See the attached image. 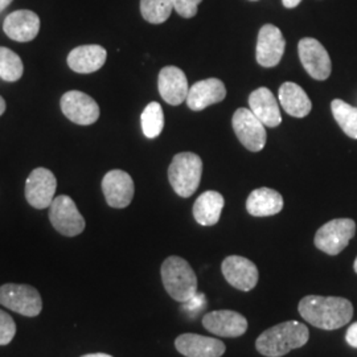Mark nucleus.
Instances as JSON below:
<instances>
[{"label":"nucleus","instance_id":"1","mask_svg":"<svg viewBox=\"0 0 357 357\" xmlns=\"http://www.w3.org/2000/svg\"><path fill=\"white\" fill-rule=\"evenodd\" d=\"M299 314L308 324L320 330H337L354 317L352 303L340 296L308 295L299 302Z\"/></svg>","mask_w":357,"mask_h":357},{"label":"nucleus","instance_id":"2","mask_svg":"<svg viewBox=\"0 0 357 357\" xmlns=\"http://www.w3.org/2000/svg\"><path fill=\"white\" fill-rule=\"evenodd\" d=\"M308 339L310 331L303 323L284 321L262 332L255 342V348L264 356L282 357L302 348Z\"/></svg>","mask_w":357,"mask_h":357},{"label":"nucleus","instance_id":"3","mask_svg":"<svg viewBox=\"0 0 357 357\" xmlns=\"http://www.w3.org/2000/svg\"><path fill=\"white\" fill-rule=\"evenodd\" d=\"M160 271L167 293L176 302L187 303L197 293V277L184 258L168 257Z\"/></svg>","mask_w":357,"mask_h":357},{"label":"nucleus","instance_id":"4","mask_svg":"<svg viewBox=\"0 0 357 357\" xmlns=\"http://www.w3.org/2000/svg\"><path fill=\"white\" fill-rule=\"evenodd\" d=\"M203 175V160L197 153H176L168 167V180L180 197H190L197 191Z\"/></svg>","mask_w":357,"mask_h":357},{"label":"nucleus","instance_id":"5","mask_svg":"<svg viewBox=\"0 0 357 357\" xmlns=\"http://www.w3.org/2000/svg\"><path fill=\"white\" fill-rule=\"evenodd\" d=\"M356 222L351 218H335L320 227L315 234V246L326 255H340L355 237Z\"/></svg>","mask_w":357,"mask_h":357},{"label":"nucleus","instance_id":"6","mask_svg":"<svg viewBox=\"0 0 357 357\" xmlns=\"http://www.w3.org/2000/svg\"><path fill=\"white\" fill-rule=\"evenodd\" d=\"M0 305L23 317L35 318L43 310V299L38 290L29 284L7 283L0 287Z\"/></svg>","mask_w":357,"mask_h":357},{"label":"nucleus","instance_id":"7","mask_svg":"<svg viewBox=\"0 0 357 357\" xmlns=\"http://www.w3.org/2000/svg\"><path fill=\"white\" fill-rule=\"evenodd\" d=\"M50 220L53 228L65 237H76L85 229V218L77 209L73 199L66 195L57 196L50 206Z\"/></svg>","mask_w":357,"mask_h":357},{"label":"nucleus","instance_id":"8","mask_svg":"<svg viewBox=\"0 0 357 357\" xmlns=\"http://www.w3.org/2000/svg\"><path fill=\"white\" fill-rule=\"evenodd\" d=\"M231 125L238 141L241 142L245 149L252 153H258L265 147L268 141L266 128L252 110L243 107L236 110Z\"/></svg>","mask_w":357,"mask_h":357},{"label":"nucleus","instance_id":"9","mask_svg":"<svg viewBox=\"0 0 357 357\" xmlns=\"http://www.w3.org/2000/svg\"><path fill=\"white\" fill-rule=\"evenodd\" d=\"M298 52L303 68L314 79L324 81L331 76V57L317 38H302L298 44Z\"/></svg>","mask_w":357,"mask_h":357},{"label":"nucleus","instance_id":"10","mask_svg":"<svg viewBox=\"0 0 357 357\" xmlns=\"http://www.w3.org/2000/svg\"><path fill=\"white\" fill-rule=\"evenodd\" d=\"M61 110L65 116L76 125L89 126L100 118V106L90 96L70 90L61 97Z\"/></svg>","mask_w":357,"mask_h":357},{"label":"nucleus","instance_id":"11","mask_svg":"<svg viewBox=\"0 0 357 357\" xmlns=\"http://www.w3.org/2000/svg\"><path fill=\"white\" fill-rule=\"evenodd\" d=\"M57 180L53 172L38 167L33 169L26 181V199L28 204L36 209L50 208L54 200Z\"/></svg>","mask_w":357,"mask_h":357},{"label":"nucleus","instance_id":"12","mask_svg":"<svg viewBox=\"0 0 357 357\" xmlns=\"http://www.w3.org/2000/svg\"><path fill=\"white\" fill-rule=\"evenodd\" d=\"M286 41L281 29L273 24H265L258 32L255 59L264 68H274L281 63Z\"/></svg>","mask_w":357,"mask_h":357},{"label":"nucleus","instance_id":"13","mask_svg":"<svg viewBox=\"0 0 357 357\" xmlns=\"http://www.w3.org/2000/svg\"><path fill=\"white\" fill-rule=\"evenodd\" d=\"M102 192L106 203L112 208H126L134 199V180L122 169L109 171L102 178Z\"/></svg>","mask_w":357,"mask_h":357},{"label":"nucleus","instance_id":"14","mask_svg":"<svg viewBox=\"0 0 357 357\" xmlns=\"http://www.w3.org/2000/svg\"><path fill=\"white\" fill-rule=\"evenodd\" d=\"M222 274L230 286L241 291L253 290L258 283V268L255 264L240 255H229L222 261Z\"/></svg>","mask_w":357,"mask_h":357},{"label":"nucleus","instance_id":"15","mask_svg":"<svg viewBox=\"0 0 357 357\" xmlns=\"http://www.w3.org/2000/svg\"><path fill=\"white\" fill-rule=\"evenodd\" d=\"M203 326L206 331L222 337H238L248 331V320L240 312L220 310L205 314Z\"/></svg>","mask_w":357,"mask_h":357},{"label":"nucleus","instance_id":"16","mask_svg":"<svg viewBox=\"0 0 357 357\" xmlns=\"http://www.w3.org/2000/svg\"><path fill=\"white\" fill-rule=\"evenodd\" d=\"M175 347L185 357H221L227 351L221 340L197 333L180 335L175 340Z\"/></svg>","mask_w":357,"mask_h":357},{"label":"nucleus","instance_id":"17","mask_svg":"<svg viewBox=\"0 0 357 357\" xmlns=\"http://www.w3.org/2000/svg\"><path fill=\"white\" fill-rule=\"evenodd\" d=\"M158 88L162 98L172 106L185 102L190 91L187 76L178 66H165L160 70Z\"/></svg>","mask_w":357,"mask_h":357},{"label":"nucleus","instance_id":"18","mask_svg":"<svg viewBox=\"0 0 357 357\" xmlns=\"http://www.w3.org/2000/svg\"><path fill=\"white\" fill-rule=\"evenodd\" d=\"M227 97V88L218 78H208L192 85L187 97V105L193 112H202L211 105L221 102Z\"/></svg>","mask_w":357,"mask_h":357},{"label":"nucleus","instance_id":"19","mask_svg":"<svg viewBox=\"0 0 357 357\" xmlns=\"http://www.w3.org/2000/svg\"><path fill=\"white\" fill-rule=\"evenodd\" d=\"M3 31L13 41L28 43L38 36L40 19L33 11L19 10L6 17L3 23Z\"/></svg>","mask_w":357,"mask_h":357},{"label":"nucleus","instance_id":"20","mask_svg":"<svg viewBox=\"0 0 357 357\" xmlns=\"http://www.w3.org/2000/svg\"><path fill=\"white\" fill-rule=\"evenodd\" d=\"M107 59V52L101 45H81L68 54V66L81 75H89L100 70Z\"/></svg>","mask_w":357,"mask_h":357},{"label":"nucleus","instance_id":"21","mask_svg":"<svg viewBox=\"0 0 357 357\" xmlns=\"http://www.w3.org/2000/svg\"><path fill=\"white\" fill-rule=\"evenodd\" d=\"M249 105L253 114L268 128H277L282 122L278 101L268 88H259L249 96Z\"/></svg>","mask_w":357,"mask_h":357},{"label":"nucleus","instance_id":"22","mask_svg":"<svg viewBox=\"0 0 357 357\" xmlns=\"http://www.w3.org/2000/svg\"><path fill=\"white\" fill-rule=\"evenodd\" d=\"M283 209V197L280 192L271 188H258L249 195L246 211L255 217L274 216Z\"/></svg>","mask_w":357,"mask_h":357},{"label":"nucleus","instance_id":"23","mask_svg":"<svg viewBox=\"0 0 357 357\" xmlns=\"http://www.w3.org/2000/svg\"><path fill=\"white\" fill-rule=\"evenodd\" d=\"M224 205L225 200L220 192H204L193 204V217L203 227H213L221 217Z\"/></svg>","mask_w":357,"mask_h":357},{"label":"nucleus","instance_id":"24","mask_svg":"<svg viewBox=\"0 0 357 357\" xmlns=\"http://www.w3.org/2000/svg\"><path fill=\"white\" fill-rule=\"evenodd\" d=\"M278 96L283 110L295 118H305L312 109V103L306 91L295 82L282 84Z\"/></svg>","mask_w":357,"mask_h":357},{"label":"nucleus","instance_id":"25","mask_svg":"<svg viewBox=\"0 0 357 357\" xmlns=\"http://www.w3.org/2000/svg\"><path fill=\"white\" fill-rule=\"evenodd\" d=\"M331 110L335 121L345 134L352 139H357V107L343 100H333Z\"/></svg>","mask_w":357,"mask_h":357},{"label":"nucleus","instance_id":"26","mask_svg":"<svg viewBox=\"0 0 357 357\" xmlns=\"http://www.w3.org/2000/svg\"><path fill=\"white\" fill-rule=\"evenodd\" d=\"M143 134L149 139L158 138L165 128V114L160 103L151 102L146 106L141 115Z\"/></svg>","mask_w":357,"mask_h":357},{"label":"nucleus","instance_id":"27","mask_svg":"<svg viewBox=\"0 0 357 357\" xmlns=\"http://www.w3.org/2000/svg\"><path fill=\"white\" fill-rule=\"evenodd\" d=\"M174 10V0H141L143 19L151 24H162Z\"/></svg>","mask_w":357,"mask_h":357},{"label":"nucleus","instance_id":"28","mask_svg":"<svg viewBox=\"0 0 357 357\" xmlns=\"http://www.w3.org/2000/svg\"><path fill=\"white\" fill-rule=\"evenodd\" d=\"M24 72V65L19 54L0 47V78L7 82H15L20 79Z\"/></svg>","mask_w":357,"mask_h":357},{"label":"nucleus","instance_id":"29","mask_svg":"<svg viewBox=\"0 0 357 357\" xmlns=\"http://www.w3.org/2000/svg\"><path fill=\"white\" fill-rule=\"evenodd\" d=\"M16 335V324L11 315L0 310V345L10 344Z\"/></svg>","mask_w":357,"mask_h":357},{"label":"nucleus","instance_id":"30","mask_svg":"<svg viewBox=\"0 0 357 357\" xmlns=\"http://www.w3.org/2000/svg\"><path fill=\"white\" fill-rule=\"evenodd\" d=\"M203 0H174V10L185 19H191L196 16L199 4Z\"/></svg>","mask_w":357,"mask_h":357},{"label":"nucleus","instance_id":"31","mask_svg":"<svg viewBox=\"0 0 357 357\" xmlns=\"http://www.w3.org/2000/svg\"><path fill=\"white\" fill-rule=\"evenodd\" d=\"M345 340H347V343L351 345V347L357 348V321L356 323H354L352 326H349V328L347 330Z\"/></svg>","mask_w":357,"mask_h":357},{"label":"nucleus","instance_id":"32","mask_svg":"<svg viewBox=\"0 0 357 357\" xmlns=\"http://www.w3.org/2000/svg\"><path fill=\"white\" fill-rule=\"evenodd\" d=\"M301 1H302V0H282L283 6H284L286 8H295L296 6H299Z\"/></svg>","mask_w":357,"mask_h":357},{"label":"nucleus","instance_id":"33","mask_svg":"<svg viewBox=\"0 0 357 357\" xmlns=\"http://www.w3.org/2000/svg\"><path fill=\"white\" fill-rule=\"evenodd\" d=\"M13 1V0H0V13H3Z\"/></svg>","mask_w":357,"mask_h":357},{"label":"nucleus","instance_id":"34","mask_svg":"<svg viewBox=\"0 0 357 357\" xmlns=\"http://www.w3.org/2000/svg\"><path fill=\"white\" fill-rule=\"evenodd\" d=\"M4 112H6V101H4V98L0 96V115H3Z\"/></svg>","mask_w":357,"mask_h":357},{"label":"nucleus","instance_id":"35","mask_svg":"<svg viewBox=\"0 0 357 357\" xmlns=\"http://www.w3.org/2000/svg\"><path fill=\"white\" fill-rule=\"evenodd\" d=\"M81 357H113L110 356V355H107V354H89V355H84V356Z\"/></svg>","mask_w":357,"mask_h":357},{"label":"nucleus","instance_id":"36","mask_svg":"<svg viewBox=\"0 0 357 357\" xmlns=\"http://www.w3.org/2000/svg\"><path fill=\"white\" fill-rule=\"evenodd\" d=\"M354 268H355V271L357 273V258L355 259V264H354Z\"/></svg>","mask_w":357,"mask_h":357}]
</instances>
